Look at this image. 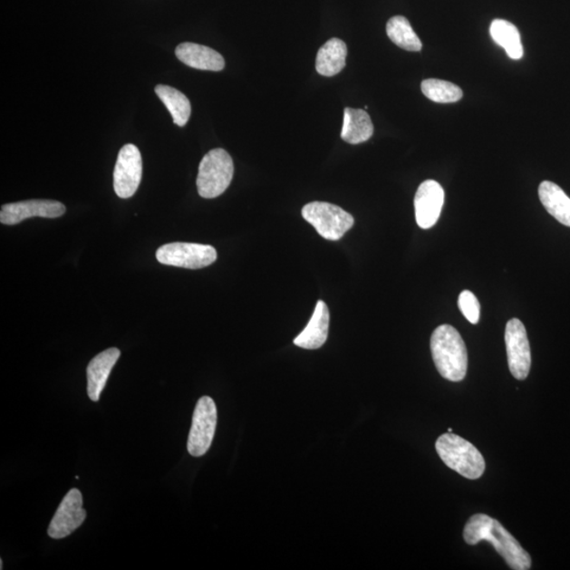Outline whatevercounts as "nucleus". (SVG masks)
I'll return each instance as SVG.
<instances>
[{
  "mask_svg": "<svg viewBox=\"0 0 570 570\" xmlns=\"http://www.w3.org/2000/svg\"><path fill=\"white\" fill-rule=\"evenodd\" d=\"M464 539L469 546L487 541L492 544L511 569L531 568V558L501 523L483 514L472 516L464 528Z\"/></svg>",
  "mask_w": 570,
  "mask_h": 570,
  "instance_id": "nucleus-1",
  "label": "nucleus"
},
{
  "mask_svg": "<svg viewBox=\"0 0 570 570\" xmlns=\"http://www.w3.org/2000/svg\"><path fill=\"white\" fill-rule=\"evenodd\" d=\"M430 345L440 374L450 382H462L469 368V354L458 330L449 324L439 326L433 332Z\"/></svg>",
  "mask_w": 570,
  "mask_h": 570,
  "instance_id": "nucleus-2",
  "label": "nucleus"
},
{
  "mask_svg": "<svg viewBox=\"0 0 570 570\" xmlns=\"http://www.w3.org/2000/svg\"><path fill=\"white\" fill-rule=\"evenodd\" d=\"M435 448L441 460L460 476L478 479L484 475L485 459L469 440L448 432L440 435Z\"/></svg>",
  "mask_w": 570,
  "mask_h": 570,
  "instance_id": "nucleus-3",
  "label": "nucleus"
},
{
  "mask_svg": "<svg viewBox=\"0 0 570 570\" xmlns=\"http://www.w3.org/2000/svg\"><path fill=\"white\" fill-rule=\"evenodd\" d=\"M234 162L227 150L216 149L204 156L198 165L197 188L204 198L219 197L226 191L234 178Z\"/></svg>",
  "mask_w": 570,
  "mask_h": 570,
  "instance_id": "nucleus-4",
  "label": "nucleus"
},
{
  "mask_svg": "<svg viewBox=\"0 0 570 570\" xmlns=\"http://www.w3.org/2000/svg\"><path fill=\"white\" fill-rule=\"evenodd\" d=\"M303 217L323 238L338 241L354 226V217L337 205L312 202L303 208Z\"/></svg>",
  "mask_w": 570,
  "mask_h": 570,
  "instance_id": "nucleus-5",
  "label": "nucleus"
},
{
  "mask_svg": "<svg viewBox=\"0 0 570 570\" xmlns=\"http://www.w3.org/2000/svg\"><path fill=\"white\" fill-rule=\"evenodd\" d=\"M156 257L159 264L165 266L200 270L213 265L217 255L216 248L211 246L174 242L159 247Z\"/></svg>",
  "mask_w": 570,
  "mask_h": 570,
  "instance_id": "nucleus-6",
  "label": "nucleus"
},
{
  "mask_svg": "<svg viewBox=\"0 0 570 570\" xmlns=\"http://www.w3.org/2000/svg\"><path fill=\"white\" fill-rule=\"evenodd\" d=\"M217 407L213 399L203 396L198 401L190 428L188 450L190 456L203 457L213 444L217 427Z\"/></svg>",
  "mask_w": 570,
  "mask_h": 570,
  "instance_id": "nucleus-7",
  "label": "nucleus"
},
{
  "mask_svg": "<svg viewBox=\"0 0 570 570\" xmlns=\"http://www.w3.org/2000/svg\"><path fill=\"white\" fill-rule=\"evenodd\" d=\"M142 156L136 145L121 147L113 172L115 194L121 198H130L138 190L142 180Z\"/></svg>",
  "mask_w": 570,
  "mask_h": 570,
  "instance_id": "nucleus-8",
  "label": "nucleus"
},
{
  "mask_svg": "<svg viewBox=\"0 0 570 570\" xmlns=\"http://www.w3.org/2000/svg\"><path fill=\"white\" fill-rule=\"evenodd\" d=\"M505 343L512 376L518 381L527 380L531 367V351L527 329L520 320L510 319L506 325Z\"/></svg>",
  "mask_w": 570,
  "mask_h": 570,
  "instance_id": "nucleus-9",
  "label": "nucleus"
},
{
  "mask_svg": "<svg viewBox=\"0 0 570 570\" xmlns=\"http://www.w3.org/2000/svg\"><path fill=\"white\" fill-rule=\"evenodd\" d=\"M87 512L82 508V496L79 489L70 490L57 508L50 523L48 535L60 540L72 535L85 522Z\"/></svg>",
  "mask_w": 570,
  "mask_h": 570,
  "instance_id": "nucleus-10",
  "label": "nucleus"
},
{
  "mask_svg": "<svg viewBox=\"0 0 570 570\" xmlns=\"http://www.w3.org/2000/svg\"><path fill=\"white\" fill-rule=\"evenodd\" d=\"M66 213V207L54 200H29L5 204L0 210V222L5 226H16L34 217L55 219Z\"/></svg>",
  "mask_w": 570,
  "mask_h": 570,
  "instance_id": "nucleus-11",
  "label": "nucleus"
},
{
  "mask_svg": "<svg viewBox=\"0 0 570 570\" xmlns=\"http://www.w3.org/2000/svg\"><path fill=\"white\" fill-rule=\"evenodd\" d=\"M445 202V191L434 180H427L420 185L414 198L415 217L422 229L431 228L440 219Z\"/></svg>",
  "mask_w": 570,
  "mask_h": 570,
  "instance_id": "nucleus-12",
  "label": "nucleus"
},
{
  "mask_svg": "<svg viewBox=\"0 0 570 570\" xmlns=\"http://www.w3.org/2000/svg\"><path fill=\"white\" fill-rule=\"evenodd\" d=\"M330 312L324 301L319 300L310 323L295 338L294 343L299 348L317 350L323 347L329 335Z\"/></svg>",
  "mask_w": 570,
  "mask_h": 570,
  "instance_id": "nucleus-13",
  "label": "nucleus"
},
{
  "mask_svg": "<svg viewBox=\"0 0 570 570\" xmlns=\"http://www.w3.org/2000/svg\"><path fill=\"white\" fill-rule=\"evenodd\" d=\"M121 351L117 348L108 349L96 355L87 368V392L89 399L99 401L101 391L104 390L109 375L115 363L119 361Z\"/></svg>",
  "mask_w": 570,
  "mask_h": 570,
  "instance_id": "nucleus-14",
  "label": "nucleus"
},
{
  "mask_svg": "<svg viewBox=\"0 0 570 570\" xmlns=\"http://www.w3.org/2000/svg\"><path fill=\"white\" fill-rule=\"evenodd\" d=\"M176 55L185 65L207 72H221L226 61L217 51L194 43H183L176 49Z\"/></svg>",
  "mask_w": 570,
  "mask_h": 570,
  "instance_id": "nucleus-15",
  "label": "nucleus"
},
{
  "mask_svg": "<svg viewBox=\"0 0 570 570\" xmlns=\"http://www.w3.org/2000/svg\"><path fill=\"white\" fill-rule=\"evenodd\" d=\"M374 126L362 109L345 108L342 139L349 144H361L372 138Z\"/></svg>",
  "mask_w": 570,
  "mask_h": 570,
  "instance_id": "nucleus-16",
  "label": "nucleus"
},
{
  "mask_svg": "<svg viewBox=\"0 0 570 570\" xmlns=\"http://www.w3.org/2000/svg\"><path fill=\"white\" fill-rule=\"evenodd\" d=\"M347 44L339 38H332L318 51L316 57V70L320 75L334 76L345 67L347 59Z\"/></svg>",
  "mask_w": 570,
  "mask_h": 570,
  "instance_id": "nucleus-17",
  "label": "nucleus"
},
{
  "mask_svg": "<svg viewBox=\"0 0 570 570\" xmlns=\"http://www.w3.org/2000/svg\"><path fill=\"white\" fill-rule=\"evenodd\" d=\"M539 197L547 213L563 226L570 227V198L559 185L544 181L539 187Z\"/></svg>",
  "mask_w": 570,
  "mask_h": 570,
  "instance_id": "nucleus-18",
  "label": "nucleus"
},
{
  "mask_svg": "<svg viewBox=\"0 0 570 570\" xmlns=\"http://www.w3.org/2000/svg\"><path fill=\"white\" fill-rule=\"evenodd\" d=\"M492 40L506 51L512 60H521L524 54L520 32L515 24L504 19H495L490 25Z\"/></svg>",
  "mask_w": 570,
  "mask_h": 570,
  "instance_id": "nucleus-19",
  "label": "nucleus"
},
{
  "mask_svg": "<svg viewBox=\"0 0 570 570\" xmlns=\"http://www.w3.org/2000/svg\"><path fill=\"white\" fill-rule=\"evenodd\" d=\"M155 92L169 109L174 123L180 127L187 125L191 114V105L187 95L166 85H158Z\"/></svg>",
  "mask_w": 570,
  "mask_h": 570,
  "instance_id": "nucleus-20",
  "label": "nucleus"
},
{
  "mask_svg": "<svg viewBox=\"0 0 570 570\" xmlns=\"http://www.w3.org/2000/svg\"><path fill=\"white\" fill-rule=\"evenodd\" d=\"M387 34L396 46L411 53H419L422 43L418 34H415L408 19L403 16L390 18L387 24Z\"/></svg>",
  "mask_w": 570,
  "mask_h": 570,
  "instance_id": "nucleus-21",
  "label": "nucleus"
},
{
  "mask_svg": "<svg viewBox=\"0 0 570 570\" xmlns=\"http://www.w3.org/2000/svg\"><path fill=\"white\" fill-rule=\"evenodd\" d=\"M421 92L429 100L440 104H450L463 98V92L450 82L429 79L421 82Z\"/></svg>",
  "mask_w": 570,
  "mask_h": 570,
  "instance_id": "nucleus-22",
  "label": "nucleus"
},
{
  "mask_svg": "<svg viewBox=\"0 0 570 570\" xmlns=\"http://www.w3.org/2000/svg\"><path fill=\"white\" fill-rule=\"evenodd\" d=\"M459 307L463 315L472 324H477L479 320L480 305L476 295L470 291L460 293Z\"/></svg>",
  "mask_w": 570,
  "mask_h": 570,
  "instance_id": "nucleus-23",
  "label": "nucleus"
},
{
  "mask_svg": "<svg viewBox=\"0 0 570 570\" xmlns=\"http://www.w3.org/2000/svg\"><path fill=\"white\" fill-rule=\"evenodd\" d=\"M448 432L451 433L452 432V429L451 428L448 429Z\"/></svg>",
  "mask_w": 570,
  "mask_h": 570,
  "instance_id": "nucleus-24",
  "label": "nucleus"
}]
</instances>
